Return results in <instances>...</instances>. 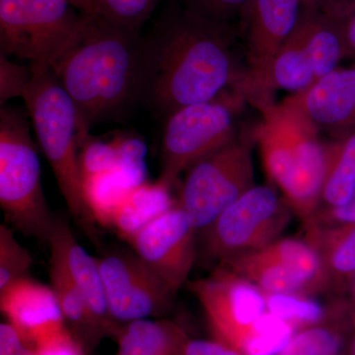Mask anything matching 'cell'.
Instances as JSON below:
<instances>
[{
  "label": "cell",
  "mask_w": 355,
  "mask_h": 355,
  "mask_svg": "<svg viewBox=\"0 0 355 355\" xmlns=\"http://www.w3.org/2000/svg\"><path fill=\"white\" fill-rule=\"evenodd\" d=\"M229 23L205 17L174 0L142 37L141 102L164 120L177 110L220 97L244 83Z\"/></svg>",
  "instance_id": "1"
},
{
  "label": "cell",
  "mask_w": 355,
  "mask_h": 355,
  "mask_svg": "<svg viewBox=\"0 0 355 355\" xmlns=\"http://www.w3.org/2000/svg\"><path fill=\"white\" fill-rule=\"evenodd\" d=\"M142 36L88 15L51 71L76 105L81 146L89 130L123 118L142 98Z\"/></svg>",
  "instance_id": "2"
},
{
  "label": "cell",
  "mask_w": 355,
  "mask_h": 355,
  "mask_svg": "<svg viewBox=\"0 0 355 355\" xmlns=\"http://www.w3.org/2000/svg\"><path fill=\"white\" fill-rule=\"evenodd\" d=\"M260 110L263 119L256 137L266 174L305 225L319 209L326 176L327 142L286 102Z\"/></svg>",
  "instance_id": "3"
},
{
  "label": "cell",
  "mask_w": 355,
  "mask_h": 355,
  "mask_svg": "<svg viewBox=\"0 0 355 355\" xmlns=\"http://www.w3.org/2000/svg\"><path fill=\"white\" fill-rule=\"evenodd\" d=\"M23 99L70 216L89 240L99 246L96 221L84 198L83 171L77 154L81 139L76 105L51 70L35 76Z\"/></svg>",
  "instance_id": "4"
},
{
  "label": "cell",
  "mask_w": 355,
  "mask_h": 355,
  "mask_svg": "<svg viewBox=\"0 0 355 355\" xmlns=\"http://www.w3.org/2000/svg\"><path fill=\"white\" fill-rule=\"evenodd\" d=\"M0 207L14 230L49 242L57 216L44 197L38 150L24 112L6 106L0 110Z\"/></svg>",
  "instance_id": "5"
},
{
  "label": "cell",
  "mask_w": 355,
  "mask_h": 355,
  "mask_svg": "<svg viewBox=\"0 0 355 355\" xmlns=\"http://www.w3.org/2000/svg\"><path fill=\"white\" fill-rule=\"evenodd\" d=\"M87 21L69 0H0V55L26 60L40 76L53 69Z\"/></svg>",
  "instance_id": "6"
},
{
  "label": "cell",
  "mask_w": 355,
  "mask_h": 355,
  "mask_svg": "<svg viewBox=\"0 0 355 355\" xmlns=\"http://www.w3.org/2000/svg\"><path fill=\"white\" fill-rule=\"evenodd\" d=\"M293 211L272 186L256 184L203 230V257L217 266L279 239Z\"/></svg>",
  "instance_id": "7"
},
{
  "label": "cell",
  "mask_w": 355,
  "mask_h": 355,
  "mask_svg": "<svg viewBox=\"0 0 355 355\" xmlns=\"http://www.w3.org/2000/svg\"><path fill=\"white\" fill-rule=\"evenodd\" d=\"M178 205L198 233L256 186L251 149L237 139L187 170Z\"/></svg>",
  "instance_id": "8"
},
{
  "label": "cell",
  "mask_w": 355,
  "mask_h": 355,
  "mask_svg": "<svg viewBox=\"0 0 355 355\" xmlns=\"http://www.w3.org/2000/svg\"><path fill=\"white\" fill-rule=\"evenodd\" d=\"M233 102L220 96L183 107L166 119L159 181L172 187L182 173L236 139Z\"/></svg>",
  "instance_id": "9"
},
{
  "label": "cell",
  "mask_w": 355,
  "mask_h": 355,
  "mask_svg": "<svg viewBox=\"0 0 355 355\" xmlns=\"http://www.w3.org/2000/svg\"><path fill=\"white\" fill-rule=\"evenodd\" d=\"M217 266L247 280L265 294L308 296L330 284L321 257L305 238H279Z\"/></svg>",
  "instance_id": "10"
},
{
  "label": "cell",
  "mask_w": 355,
  "mask_h": 355,
  "mask_svg": "<svg viewBox=\"0 0 355 355\" xmlns=\"http://www.w3.org/2000/svg\"><path fill=\"white\" fill-rule=\"evenodd\" d=\"M187 284L218 342L241 352L254 327L268 312L266 294L222 266Z\"/></svg>",
  "instance_id": "11"
},
{
  "label": "cell",
  "mask_w": 355,
  "mask_h": 355,
  "mask_svg": "<svg viewBox=\"0 0 355 355\" xmlns=\"http://www.w3.org/2000/svg\"><path fill=\"white\" fill-rule=\"evenodd\" d=\"M97 261L114 323L156 319L171 308L176 295L135 252L114 250Z\"/></svg>",
  "instance_id": "12"
},
{
  "label": "cell",
  "mask_w": 355,
  "mask_h": 355,
  "mask_svg": "<svg viewBox=\"0 0 355 355\" xmlns=\"http://www.w3.org/2000/svg\"><path fill=\"white\" fill-rule=\"evenodd\" d=\"M198 231L179 205L133 236V252L174 295L188 284L198 256Z\"/></svg>",
  "instance_id": "13"
},
{
  "label": "cell",
  "mask_w": 355,
  "mask_h": 355,
  "mask_svg": "<svg viewBox=\"0 0 355 355\" xmlns=\"http://www.w3.org/2000/svg\"><path fill=\"white\" fill-rule=\"evenodd\" d=\"M302 9V0H252L248 9L249 69L241 88L260 108L273 58L297 27Z\"/></svg>",
  "instance_id": "14"
},
{
  "label": "cell",
  "mask_w": 355,
  "mask_h": 355,
  "mask_svg": "<svg viewBox=\"0 0 355 355\" xmlns=\"http://www.w3.org/2000/svg\"><path fill=\"white\" fill-rule=\"evenodd\" d=\"M334 139L355 132V67L333 70L310 88L284 100Z\"/></svg>",
  "instance_id": "15"
},
{
  "label": "cell",
  "mask_w": 355,
  "mask_h": 355,
  "mask_svg": "<svg viewBox=\"0 0 355 355\" xmlns=\"http://www.w3.org/2000/svg\"><path fill=\"white\" fill-rule=\"evenodd\" d=\"M0 308L30 347L67 328L55 292L29 275L0 291Z\"/></svg>",
  "instance_id": "16"
},
{
  "label": "cell",
  "mask_w": 355,
  "mask_h": 355,
  "mask_svg": "<svg viewBox=\"0 0 355 355\" xmlns=\"http://www.w3.org/2000/svg\"><path fill=\"white\" fill-rule=\"evenodd\" d=\"M48 244L62 257L96 323L105 335H116L121 324L114 323L110 315L97 258L81 246L69 222L62 217H55Z\"/></svg>",
  "instance_id": "17"
},
{
  "label": "cell",
  "mask_w": 355,
  "mask_h": 355,
  "mask_svg": "<svg viewBox=\"0 0 355 355\" xmlns=\"http://www.w3.org/2000/svg\"><path fill=\"white\" fill-rule=\"evenodd\" d=\"M296 31L312 64L317 80L338 69L350 53L345 21L303 6Z\"/></svg>",
  "instance_id": "18"
},
{
  "label": "cell",
  "mask_w": 355,
  "mask_h": 355,
  "mask_svg": "<svg viewBox=\"0 0 355 355\" xmlns=\"http://www.w3.org/2000/svg\"><path fill=\"white\" fill-rule=\"evenodd\" d=\"M172 187L158 181L133 189L116 210L111 227L125 241L177 205Z\"/></svg>",
  "instance_id": "19"
},
{
  "label": "cell",
  "mask_w": 355,
  "mask_h": 355,
  "mask_svg": "<svg viewBox=\"0 0 355 355\" xmlns=\"http://www.w3.org/2000/svg\"><path fill=\"white\" fill-rule=\"evenodd\" d=\"M118 355H180L186 334L162 319H144L121 324L116 334Z\"/></svg>",
  "instance_id": "20"
},
{
  "label": "cell",
  "mask_w": 355,
  "mask_h": 355,
  "mask_svg": "<svg viewBox=\"0 0 355 355\" xmlns=\"http://www.w3.org/2000/svg\"><path fill=\"white\" fill-rule=\"evenodd\" d=\"M49 275L51 289L55 292L65 322L71 326L74 335L81 343L96 345L102 336L106 335L91 315L62 257L53 249H51Z\"/></svg>",
  "instance_id": "21"
},
{
  "label": "cell",
  "mask_w": 355,
  "mask_h": 355,
  "mask_svg": "<svg viewBox=\"0 0 355 355\" xmlns=\"http://www.w3.org/2000/svg\"><path fill=\"white\" fill-rule=\"evenodd\" d=\"M316 81L309 57L295 28L273 58L266 79L265 104L261 108L272 104L270 95L273 91L284 90L291 95L299 94Z\"/></svg>",
  "instance_id": "22"
},
{
  "label": "cell",
  "mask_w": 355,
  "mask_h": 355,
  "mask_svg": "<svg viewBox=\"0 0 355 355\" xmlns=\"http://www.w3.org/2000/svg\"><path fill=\"white\" fill-rule=\"evenodd\" d=\"M354 193L355 132L327 142L326 176L317 211L345 205Z\"/></svg>",
  "instance_id": "23"
},
{
  "label": "cell",
  "mask_w": 355,
  "mask_h": 355,
  "mask_svg": "<svg viewBox=\"0 0 355 355\" xmlns=\"http://www.w3.org/2000/svg\"><path fill=\"white\" fill-rule=\"evenodd\" d=\"M305 239L317 250L330 284L355 275V225L304 226Z\"/></svg>",
  "instance_id": "24"
},
{
  "label": "cell",
  "mask_w": 355,
  "mask_h": 355,
  "mask_svg": "<svg viewBox=\"0 0 355 355\" xmlns=\"http://www.w3.org/2000/svg\"><path fill=\"white\" fill-rule=\"evenodd\" d=\"M133 189L118 169L83 178V191L89 210L96 223L111 227L116 210Z\"/></svg>",
  "instance_id": "25"
},
{
  "label": "cell",
  "mask_w": 355,
  "mask_h": 355,
  "mask_svg": "<svg viewBox=\"0 0 355 355\" xmlns=\"http://www.w3.org/2000/svg\"><path fill=\"white\" fill-rule=\"evenodd\" d=\"M160 0H92L91 16L135 33L153 16Z\"/></svg>",
  "instance_id": "26"
},
{
  "label": "cell",
  "mask_w": 355,
  "mask_h": 355,
  "mask_svg": "<svg viewBox=\"0 0 355 355\" xmlns=\"http://www.w3.org/2000/svg\"><path fill=\"white\" fill-rule=\"evenodd\" d=\"M295 335L294 324L266 312L254 327L243 355H279Z\"/></svg>",
  "instance_id": "27"
},
{
  "label": "cell",
  "mask_w": 355,
  "mask_h": 355,
  "mask_svg": "<svg viewBox=\"0 0 355 355\" xmlns=\"http://www.w3.org/2000/svg\"><path fill=\"white\" fill-rule=\"evenodd\" d=\"M13 228L0 225V291L15 280L29 275L34 259L29 250L16 239Z\"/></svg>",
  "instance_id": "28"
},
{
  "label": "cell",
  "mask_w": 355,
  "mask_h": 355,
  "mask_svg": "<svg viewBox=\"0 0 355 355\" xmlns=\"http://www.w3.org/2000/svg\"><path fill=\"white\" fill-rule=\"evenodd\" d=\"M266 299L268 312L293 324H317L327 315L324 305L307 296L266 294Z\"/></svg>",
  "instance_id": "29"
},
{
  "label": "cell",
  "mask_w": 355,
  "mask_h": 355,
  "mask_svg": "<svg viewBox=\"0 0 355 355\" xmlns=\"http://www.w3.org/2000/svg\"><path fill=\"white\" fill-rule=\"evenodd\" d=\"M342 338L329 327L313 326L299 331L279 355H340Z\"/></svg>",
  "instance_id": "30"
},
{
  "label": "cell",
  "mask_w": 355,
  "mask_h": 355,
  "mask_svg": "<svg viewBox=\"0 0 355 355\" xmlns=\"http://www.w3.org/2000/svg\"><path fill=\"white\" fill-rule=\"evenodd\" d=\"M35 74L30 65L16 64L0 55V106L16 97H24Z\"/></svg>",
  "instance_id": "31"
},
{
  "label": "cell",
  "mask_w": 355,
  "mask_h": 355,
  "mask_svg": "<svg viewBox=\"0 0 355 355\" xmlns=\"http://www.w3.org/2000/svg\"><path fill=\"white\" fill-rule=\"evenodd\" d=\"M184 7L205 17L229 23L237 16L246 17L252 0H178Z\"/></svg>",
  "instance_id": "32"
},
{
  "label": "cell",
  "mask_w": 355,
  "mask_h": 355,
  "mask_svg": "<svg viewBox=\"0 0 355 355\" xmlns=\"http://www.w3.org/2000/svg\"><path fill=\"white\" fill-rule=\"evenodd\" d=\"M83 148L79 159L83 178L109 171L118 164V150L114 146L103 144L101 142H90L88 140Z\"/></svg>",
  "instance_id": "33"
},
{
  "label": "cell",
  "mask_w": 355,
  "mask_h": 355,
  "mask_svg": "<svg viewBox=\"0 0 355 355\" xmlns=\"http://www.w3.org/2000/svg\"><path fill=\"white\" fill-rule=\"evenodd\" d=\"M36 355H84L83 343L64 328L31 347Z\"/></svg>",
  "instance_id": "34"
},
{
  "label": "cell",
  "mask_w": 355,
  "mask_h": 355,
  "mask_svg": "<svg viewBox=\"0 0 355 355\" xmlns=\"http://www.w3.org/2000/svg\"><path fill=\"white\" fill-rule=\"evenodd\" d=\"M308 225L321 227L355 225V193L345 205L317 211L314 217L304 226Z\"/></svg>",
  "instance_id": "35"
},
{
  "label": "cell",
  "mask_w": 355,
  "mask_h": 355,
  "mask_svg": "<svg viewBox=\"0 0 355 355\" xmlns=\"http://www.w3.org/2000/svg\"><path fill=\"white\" fill-rule=\"evenodd\" d=\"M0 355H36L12 324H0Z\"/></svg>",
  "instance_id": "36"
},
{
  "label": "cell",
  "mask_w": 355,
  "mask_h": 355,
  "mask_svg": "<svg viewBox=\"0 0 355 355\" xmlns=\"http://www.w3.org/2000/svg\"><path fill=\"white\" fill-rule=\"evenodd\" d=\"M180 355H243L233 347L221 342L187 340Z\"/></svg>",
  "instance_id": "37"
},
{
  "label": "cell",
  "mask_w": 355,
  "mask_h": 355,
  "mask_svg": "<svg viewBox=\"0 0 355 355\" xmlns=\"http://www.w3.org/2000/svg\"><path fill=\"white\" fill-rule=\"evenodd\" d=\"M303 6L317 9L345 21L355 12V0H302Z\"/></svg>",
  "instance_id": "38"
},
{
  "label": "cell",
  "mask_w": 355,
  "mask_h": 355,
  "mask_svg": "<svg viewBox=\"0 0 355 355\" xmlns=\"http://www.w3.org/2000/svg\"><path fill=\"white\" fill-rule=\"evenodd\" d=\"M345 24L350 53H355V12L345 21Z\"/></svg>",
  "instance_id": "39"
},
{
  "label": "cell",
  "mask_w": 355,
  "mask_h": 355,
  "mask_svg": "<svg viewBox=\"0 0 355 355\" xmlns=\"http://www.w3.org/2000/svg\"><path fill=\"white\" fill-rule=\"evenodd\" d=\"M80 12L90 15L92 12V0H69Z\"/></svg>",
  "instance_id": "40"
},
{
  "label": "cell",
  "mask_w": 355,
  "mask_h": 355,
  "mask_svg": "<svg viewBox=\"0 0 355 355\" xmlns=\"http://www.w3.org/2000/svg\"><path fill=\"white\" fill-rule=\"evenodd\" d=\"M354 275V296H355V275Z\"/></svg>",
  "instance_id": "41"
},
{
  "label": "cell",
  "mask_w": 355,
  "mask_h": 355,
  "mask_svg": "<svg viewBox=\"0 0 355 355\" xmlns=\"http://www.w3.org/2000/svg\"><path fill=\"white\" fill-rule=\"evenodd\" d=\"M354 352H355V347H354Z\"/></svg>",
  "instance_id": "42"
}]
</instances>
